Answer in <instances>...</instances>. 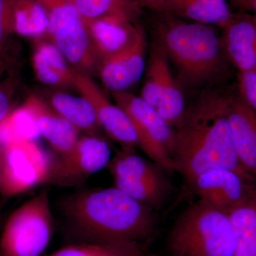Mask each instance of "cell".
<instances>
[{
  "label": "cell",
  "instance_id": "6da1fadb",
  "mask_svg": "<svg viewBox=\"0 0 256 256\" xmlns=\"http://www.w3.org/2000/svg\"><path fill=\"white\" fill-rule=\"evenodd\" d=\"M228 109L227 96L206 92L186 108L174 128V170L186 183L216 168L234 170L256 183L242 168L236 152Z\"/></svg>",
  "mask_w": 256,
  "mask_h": 256
},
{
  "label": "cell",
  "instance_id": "7a4b0ae2",
  "mask_svg": "<svg viewBox=\"0 0 256 256\" xmlns=\"http://www.w3.org/2000/svg\"><path fill=\"white\" fill-rule=\"evenodd\" d=\"M82 242L146 246L158 229L156 210L116 188L80 192L64 205Z\"/></svg>",
  "mask_w": 256,
  "mask_h": 256
},
{
  "label": "cell",
  "instance_id": "3957f363",
  "mask_svg": "<svg viewBox=\"0 0 256 256\" xmlns=\"http://www.w3.org/2000/svg\"><path fill=\"white\" fill-rule=\"evenodd\" d=\"M154 28L158 45L172 60L185 82L200 85L222 70V40L210 25L186 22L166 12L158 13Z\"/></svg>",
  "mask_w": 256,
  "mask_h": 256
},
{
  "label": "cell",
  "instance_id": "277c9868",
  "mask_svg": "<svg viewBox=\"0 0 256 256\" xmlns=\"http://www.w3.org/2000/svg\"><path fill=\"white\" fill-rule=\"evenodd\" d=\"M168 256H234L228 214L198 200L175 220L166 239Z\"/></svg>",
  "mask_w": 256,
  "mask_h": 256
},
{
  "label": "cell",
  "instance_id": "5b68a950",
  "mask_svg": "<svg viewBox=\"0 0 256 256\" xmlns=\"http://www.w3.org/2000/svg\"><path fill=\"white\" fill-rule=\"evenodd\" d=\"M53 234L50 197L42 190L8 218L0 238V256H42Z\"/></svg>",
  "mask_w": 256,
  "mask_h": 256
},
{
  "label": "cell",
  "instance_id": "8992f818",
  "mask_svg": "<svg viewBox=\"0 0 256 256\" xmlns=\"http://www.w3.org/2000/svg\"><path fill=\"white\" fill-rule=\"evenodd\" d=\"M112 96L116 104L126 112L132 122L138 146L168 173L174 172V128L142 98L128 92H112Z\"/></svg>",
  "mask_w": 256,
  "mask_h": 256
},
{
  "label": "cell",
  "instance_id": "52a82bcc",
  "mask_svg": "<svg viewBox=\"0 0 256 256\" xmlns=\"http://www.w3.org/2000/svg\"><path fill=\"white\" fill-rule=\"evenodd\" d=\"M1 146L2 193L12 196L50 182L54 160L34 140L18 138Z\"/></svg>",
  "mask_w": 256,
  "mask_h": 256
},
{
  "label": "cell",
  "instance_id": "ba28073f",
  "mask_svg": "<svg viewBox=\"0 0 256 256\" xmlns=\"http://www.w3.org/2000/svg\"><path fill=\"white\" fill-rule=\"evenodd\" d=\"M79 74L90 76L99 73L102 64L85 20L73 15L48 26L46 36Z\"/></svg>",
  "mask_w": 256,
  "mask_h": 256
},
{
  "label": "cell",
  "instance_id": "9c48e42d",
  "mask_svg": "<svg viewBox=\"0 0 256 256\" xmlns=\"http://www.w3.org/2000/svg\"><path fill=\"white\" fill-rule=\"evenodd\" d=\"M110 158V146L104 138L94 134L80 137L70 150L54 160L48 183L80 182L108 166Z\"/></svg>",
  "mask_w": 256,
  "mask_h": 256
},
{
  "label": "cell",
  "instance_id": "30bf717a",
  "mask_svg": "<svg viewBox=\"0 0 256 256\" xmlns=\"http://www.w3.org/2000/svg\"><path fill=\"white\" fill-rule=\"evenodd\" d=\"M198 200L225 213L246 201L256 191V183L234 170H208L188 184Z\"/></svg>",
  "mask_w": 256,
  "mask_h": 256
},
{
  "label": "cell",
  "instance_id": "8fae6325",
  "mask_svg": "<svg viewBox=\"0 0 256 256\" xmlns=\"http://www.w3.org/2000/svg\"><path fill=\"white\" fill-rule=\"evenodd\" d=\"M74 87L94 106L101 129L111 139L122 148L138 146L137 136L128 114L108 99L90 76L77 72Z\"/></svg>",
  "mask_w": 256,
  "mask_h": 256
},
{
  "label": "cell",
  "instance_id": "7c38bea8",
  "mask_svg": "<svg viewBox=\"0 0 256 256\" xmlns=\"http://www.w3.org/2000/svg\"><path fill=\"white\" fill-rule=\"evenodd\" d=\"M146 34L141 28L132 45L101 64L99 75L106 88L112 92H128L139 82L146 68Z\"/></svg>",
  "mask_w": 256,
  "mask_h": 256
},
{
  "label": "cell",
  "instance_id": "4fadbf2b",
  "mask_svg": "<svg viewBox=\"0 0 256 256\" xmlns=\"http://www.w3.org/2000/svg\"><path fill=\"white\" fill-rule=\"evenodd\" d=\"M134 20L122 14L85 20L102 63L134 43L142 28Z\"/></svg>",
  "mask_w": 256,
  "mask_h": 256
},
{
  "label": "cell",
  "instance_id": "5bb4252c",
  "mask_svg": "<svg viewBox=\"0 0 256 256\" xmlns=\"http://www.w3.org/2000/svg\"><path fill=\"white\" fill-rule=\"evenodd\" d=\"M22 108L33 120L40 134L60 156L70 150L80 138V131L38 96H30Z\"/></svg>",
  "mask_w": 256,
  "mask_h": 256
},
{
  "label": "cell",
  "instance_id": "9a60e30c",
  "mask_svg": "<svg viewBox=\"0 0 256 256\" xmlns=\"http://www.w3.org/2000/svg\"><path fill=\"white\" fill-rule=\"evenodd\" d=\"M224 50L239 73L256 70V22L246 12L233 14L223 28Z\"/></svg>",
  "mask_w": 256,
  "mask_h": 256
},
{
  "label": "cell",
  "instance_id": "2e32d148",
  "mask_svg": "<svg viewBox=\"0 0 256 256\" xmlns=\"http://www.w3.org/2000/svg\"><path fill=\"white\" fill-rule=\"evenodd\" d=\"M228 120L239 162L256 182V114L240 96L228 97Z\"/></svg>",
  "mask_w": 256,
  "mask_h": 256
},
{
  "label": "cell",
  "instance_id": "e0dca14e",
  "mask_svg": "<svg viewBox=\"0 0 256 256\" xmlns=\"http://www.w3.org/2000/svg\"><path fill=\"white\" fill-rule=\"evenodd\" d=\"M36 38L32 55L36 78L50 86H74L77 72L70 66L55 45L46 38Z\"/></svg>",
  "mask_w": 256,
  "mask_h": 256
},
{
  "label": "cell",
  "instance_id": "ac0fdd59",
  "mask_svg": "<svg viewBox=\"0 0 256 256\" xmlns=\"http://www.w3.org/2000/svg\"><path fill=\"white\" fill-rule=\"evenodd\" d=\"M164 12L222 28L233 16L226 0H166Z\"/></svg>",
  "mask_w": 256,
  "mask_h": 256
},
{
  "label": "cell",
  "instance_id": "d6986e66",
  "mask_svg": "<svg viewBox=\"0 0 256 256\" xmlns=\"http://www.w3.org/2000/svg\"><path fill=\"white\" fill-rule=\"evenodd\" d=\"M50 105L57 112L86 134L98 136L101 130L92 104L84 97L56 92L50 96Z\"/></svg>",
  "mask_w": 256,
  "mask_h": 256
},
{
  "label": "cell",
  "instance_id": "ffe728a7",
  "mask_svg": "<svg viewBox=\"0 0 256 256\" xmlns=\"http://www.w3.org/2000/svg\"><path fill=\"white\" fill-rule=\"evenodd\" d=\"M109 169L114 178H122L134 181H160L168 178V173L152 160L138 156L133 148L122 149L111 160Z\"/></svg>",
  "mask_w": 256,
  "mask_h": 256
},
{
  "label": "cell",
  "instance_id": "44dd1931",
  "mask_svg": "<svg viewBox=\"0 0 256 256\" xmlns=\"http://www.w3.org/2000/svg\"><path fill=\"white\" fill-rule=\"evenodd\" d=\"M228 215L235 240L234 256H256V191Z\"/></svg>",
  "mask_w": 256,
  "mask_h": 256
},
{
  "label": "cell",
  "instance_id": "7402d4cb",
  "mask_svg": "<svg viewBox=\"0 0 256 256\" xmlns=\"http://www.w3.org/2000/svg\"><path fill=\"white\" fill-rule=\"evenodd\" d=\"M114 180L116 188L156 210L164 206L172 192L168 178L160 181H134L122 178Z\"/></svg>",
  "mask_w": 256,
  "mask_h": 256
},
{
  "label": "cell",
  "instance_id": "603a6c76",
  "mask_svg": "<svg viewBox=\"0 0 256 256\" xmlns=\"http://www.w3.org/2000/svg\"><path fill=\"white\" fill-rule=\"evenodd\" d=\"M14 33L36 38L46 36L48 16L38 0H14Z\"/></svg>",
  "mask_w": 256,
  "mask_h": 256
},
{
  "label": "cell",
  "instance_id": "cb8c5ba5",
  "mask_svg": "<svg viewBox=\"0 0 256 256\" xmlns=\"http://www.w3.org/2000/svg\"><path fill=\"white\" fill-rule=\"evenodd\" d=\"M146 248L134 244L82 242L44 256H140Z\"/></svg>",
  "mask_w": 256,
  "mask_h": 256
},
{
  "label": "cell",
  "instance_id": "d4e9b609",
  "mask_svg": "<svg viewBox=\"0 0 256 256\" xmlns=\"http://www.w3.org/2000/svg\"><path fill=\"white\" fill-rule=\"evenodd\" d=\"M168 60L162 48L158 44L154 46L140 96L143 100L154 108L158 106L166 80L172 75Z\"/></svg>",
  "mask_w": 256,
  "mask_h": 256
},
{
  "label": "cell",
  "instance_id": "484cf974",
  "mask_svg": "<svg viewBox=\"0 0 256 256\" xmlns=\"http://www.w3.org/2000/svg\"><path fill=\"white\" fill-rule=\"evenodd\" d=\"M85 20L108 14H122L136 20L140 8L130 0H67Z\"/></svg>",
  "mask_w": 256,
  "mask_h": 256
},
{
  "label": "cell",
  "instance_id": "4316f807",
  "mask_svg": "<svg viewBox=\"0 0 256 256\" xmlns=\"http://www.w3.org/2000/svg\"><path fill=\"white\" fill-rule=\"evenodd\" d=\"M18 82L20 78L16 73L10 74L5 80L0 82V124L11 114Z\"/></svg>",
  "mask_w": 256,
  "mask_h": 256
},
{
  "label": "cell",
  "instance_id": "83f0119b",
  "mask_svg": "<svg viewBox=\"0 0 256 256\" xmlns=\"http://www.w3.org/2000/svg\"><path fill=\"white\" fill-rule=\"evenodd\" d=\"M14 0H0V56L5 44L14 33Z\"/></svg>",
  "mask_w": 256,
  "mask_h": 256
},
{
  "label": "cell",
  "instance_id": "f1b7e54d",
  "mask_svg": "<svg viewBox=\"0 0 256 256\" xmlns=\"http://www.w3.org/2000/svg\"><path fill=\"white\" fill-rule=\"evenodd\" d=\"M240 96L256 114V70L239 73Z\"/></svg>",
  "mask_w": 256,
  "mask_h": 256
},
{
  "label": "cell",
  "instance_id": "f546056e",
  "mask_svg": "<svg viewBox=\"0 0 256 256\" xmlns=\"http://www.w3.org/2000/svg\"><path fill=\"white\" fill-rule=\"evenodd\" d=\"M138 6L148 8L156 13L164 12L166 0H130Z\"/></svg>",
  "mask_w": 256,
  "mask_h": 256
},
{
  "label": "cell",
  "instance_id": "4dcf8cb0",
  "mask_svg": "<svg viewBox=\"0 0 256 256\" xmlns=\"http://www.w3.org/2000/svg\"><path fill=\"white\" fill-rule=\"evenodd\" d=\"M233 2L242 11L254 13L256 16V0H233Z\"/></svg>",
  "mask_w": 256,
  "mask_h": 256
},
{
  "label": "cell",
  "instance_id": "1f68e13d",
  "mask_svg": "<svg viewBox=\"0 0 256 256\" xmlns=\"http://www.w3.org/2000/svg\"><path fill=\"white\" fill-rule=\"evenodd\" d=\"M5 69V63L2 56H0V75L3 73Z\"/></svg>",
  "mask_w": 256,
  "mask_h": 256
},
{
  "label": "cell",
  "instance_id": "d6a6232c",
  "mask_svg": "<svg viewBox=\"0 0 256 256\" xmlns=\"http://www.w3.org/2000/svg\"><path fill=\"white\" fill-rule=\"evenodd\" d=\"M2 185V146H0V191Z\"/></svg>",
  "mask_w": 256,
  "mask_h": 256
},
{
  "label": "cell",
  "instance_id": "836d02e7",
  "mask_svg": "<svg viewBox=\"0 0 256 256\" xmlns=\"http://www.w3.org/2000/svg\"><path fill=\"white\" fill-rule=\"evenodd\" d=\"M146 256H160L156 255V254H148V255H146Z\"/></svg>",
  "mask_w": 256,
  "mask_h": 256
},
{
  "label": "cell",
  "instance_id": "e575fe53",
  "mask_svg": "<svg viewBox=\"0 0 256 256\" xmlns=\"http://www.w3.org/2000/svg\"><path fill=\"white\" fill-rule=\"evenodd\" d=\"M140 256H146V254H142V255Z\"/></svg>",
  "mask_w": 256,
  "mask_h": 256
},
{
  "label": "cell",
  "instance_id": "d590c367",
  "mask_svg": "<svg viewBox=\"0 0 256 256\" xmlns=\"http://www.w3.org/2000/svg\"><path fill=\"white\" fill-rule=\"evenodd\" d=\"M254 16H255V15H254ZM255 18H256V16H255Z\"/></svg>",
  "mask_w": 256,
  "mask_h": 256
}]
</instances>
